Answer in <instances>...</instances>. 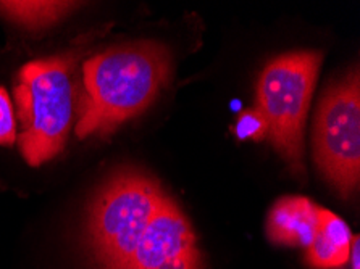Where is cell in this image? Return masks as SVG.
<instances>
[{"instance_id": "obj_10", "label": "cell", "mask_w": 360, "mask_h": 269, "mask_svg": "<svg viewBox=\"0 0 360 269\" xmlns=\"http://www.w3.org/2000/svg\"><path fill=\"white\" fill-rule=\"evenodd\" d=\"M233 131L239 140H262L269 136V123L259 110H244L238 117Z\"/></svg>"}, {"instance_id": "obj_1", "label": "cell", "mask_w": 360, "mask_h": 269, "mask_svg": "<svg viewBox=\"0 0 360 269\" xmlns=\"http://www.w3.org/2000/svg\"><path fill=\"white\" fill-rule=\"evenodd\" d=\"M170 73L168 48L150 41L107 48L86 60L76 136L86 139L115 133L155 100Z\"/></svg>"}, {"instance_id": "obj_11", "label": "cell", "mask_w": 360, "mask_h": 269, "mask_svg": "<svg viewBox=\"0 0 360 269\" xmlns=\"http://www.w3.org/2000/svg\"><path fill=\"white\" fill-rule=\"evenodd\" d=\"M18 134H16L15 110L10 100V96L4 87H0V145H13Z\"/></svg>"}, {"instance_id": "obj_5", "label": "cell", "mask_w": 360, "mask_h": 269, "mask_svg": "<svg viewBox=\"0 0 360 269\" xmlns=\"http://www.w3.org/2000/svg\"><path fill=\"white\" fill-rule=\"evenodd\" d=\"M314 155L321 174L347 199L360 181V76L354 68L330 84L315 117Z\"/></svg>"}, {"instance_id": "obj_7", "label": "cell", "mask_w": 360, "mask_h": 269, "mask_svg": "<svg viewBox=\"0 0 360 269\" xmlns=\"http://www.w3.org/2000/svg\"><path fill=\"white\" fill-rule=\"evenodd\" d=\"M319 210L320 206L305 197H283L266 218L270 242L307 249L319 226Z\"/></svg>"}, {"instance_id": "obj_3", "label": "cell", "mask_w": 360, "mask_h": 269, "mask_svg": "<svg viewBox=\"0 0 360 269\" xmlns=\"http://www.w3.org/2000/svg\"><path fill=\"white\" fill-rule=\"evenodd\" d=\"M167 197L159 181L134 169L103 185L87 219V242L97 268H123Z\"/></svg>"}, {"instance_id": "obj_12", "label": "cell", "mask_w": 360, "mask_h": 269, "mask_svg": "<svg viewBox=\"0 0 360 269\" xmlns=\"http://www.w3.org/2000/svg\"><path fill=\"white\" fill-rule=\"evenodd\" d=\"M349 260H351L352 269H360V239L359 235L352 237L351 242V251H349Z\"/></svg>"}, {"instance_id": "obj_6", "label": "cell", "mask_w": 360, "mask_h": 269, "mask_svg": "<svg viewBox=\"0 0 360 269\" xmlns=\"http://www.w3.org/2000/svg\"><path fill=\"white\" fill-rule=\"evenodd\" d=\"M122 269H202L193 226L170 195Z\"/></svg>"}, {"instance_id": "obj_4", "label": "cell", "mask_w": 360, "mask_h": 269, "mask_svg": "<svg viewBox=\"0 0 360 269\" xmlns=\"http://www.w3.org/2000/svg\"><path fill=\"white\" fill-rule=\"evenodd\" d=\"M321 65L320 52H291L271 60L257 82V105L275 150L304 176V124Z\"/></svg>"}, {"instance_id": "obj_2", "label": "cell", "mask_w": 360, "mask_h": 269, "mask_svg": "<svg viewBox=\"0 0 360 269\" xmlns=\"http://www.w3.org/2000/svg\"><path fill=\"white\" fill-rule=\"evenodd\" d=\"M75 53L32 60L18 73L15 102L18 107L21 155L41 166L63 150L79 105Z\"/></svg>"}, {"instance_id": "obj_9", "label": "cell", "mask_w": 360, "mask_h": 269, "mask_svg": "<svg viewBox=\"0 0 360 269\" xmlns=\"http://www.w3.org/2000/svg\"><path fill=\"white\" fill-rule=\"evenodd\" d=\"M78 7L76 2H0V13L30 29L51 26Z\"/></svg>"}, {"instance_id": "obj_8", "label": "cell", "mask_w": 360, "mask_h": 269, "mask_svg": "<svg viewBox=\"0 0 360 269\" xmlns=\"http://www.w3.org/2000/svg\"><path fill=\"white\" fill-rule=\"evenodd\" d=\"M352 234L340 216L325 208L319 210V226L305 251V261L314 269H336L349 261Z\"/></svg>"}]
</instances>
